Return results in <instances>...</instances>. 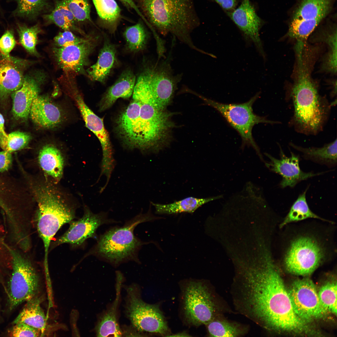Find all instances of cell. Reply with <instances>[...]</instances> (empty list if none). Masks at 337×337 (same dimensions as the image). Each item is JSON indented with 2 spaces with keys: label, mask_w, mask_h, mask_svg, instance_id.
Returning <instances> with one entry per match:
<instances>
[{
  "label": "cell",
  "mask_w": 337,
  "mask_h": 337,
  "mask_svg": "<svg viewBox=\"0 0 337 337\" xmlns=\"http://www.w3.org/2000/svg\"><path fill=\"white\" fill-rule=\"evenodd\" d=\"M227 13L245 37L253 42L260 53L264 56L259 34L263 21L257 15L250 0H242L237 8Z\"/></svg>",
  "instance_id": "ac0fdd59"
},
{
  "label": "cell",
  "mask_w": 337,
  "mask_h": 337,
  "mask_svg": "<svg viewBox=\"0 0 337 337\" xmlns=\"http://www.w3.org/2000/svg\"><path fill=\"white\" fill-rule=\"evenodd\" d=\"M196 95L207 105L218 111L230 125L239 133L242 140V149L246 145L252 146L256 151L260 160L264 162L260 149L253 137L252 128L255 125L260 123L273 124H280V122L269 120L254 113L252 105L258 98L259 93L248 101L241 104L222 103Z\"/></svg>",
  "instance_id": "ba28073f"
},
{
  "label": "cell",
  "mask_w": 337,
  "mask_h": 337,
  "mask_svg": "<svg viewBox=\"0 0 337 337\" xmlns=\"http://www.w3.org/2000/svg\"><path fill=\"white\" fill-rule=\"evenodd\" d=\"M126 312L132 326L141 332L168 336L170 332L164 316L157 305L144 302L136 288H126Z\"/></svg>",
  "instance_id": "30bf717a"
},
{
  "label": "cell",
  "mask_w": 337,
  "mask_h": 337,
  "mask_svg": "<svg viewBox=\"0 0 337 337\" xmlns=\"http://www.w3.org/2000/svg\"><path fill=\"white\" fill-rule=\"evenodd\" d=\"M17 7L14 13L15 16L29 19L37 17L48 3L47 0H16Z\"/></svg>",
  "instance_id": "8d00e7d4"
},
{
  "label": "cell",
  "mask_w": 337,
  "mask_h": 337,
  "mask_svg": "<svg viewBox=\"0 0 337 337\" xmlns=\"http://www.w3.org/2000/svg\"><path fill=\"white\" fill-rule=\"evenodd\" d=\"M333 0H300L291 19L323 20L330 12Z\"/></svg>",
  "instance_id": "484cf974"
},
{
  "label": "cell",
  "mask_w": 337,
  "mask_h": 337,
  "mask_svg": "<svg viewBox=\"0 0 337 337\" xmlns=\"http://www.w3.org/2000/svg\"><path fill=\"white\" fill-rule=\"evenodd\" d=\"M321 35L322 40L328 45L329 50L324 61L323 68L327 72H337V28L335 24L329 25Z\"/></svg>",
  "instance_id": "d6a6232c"
},
{
  "label": "cell",
  "mask_w": 337,
  "mask_h": 337,
  "mask_svg": "<svg viewBox=\"0 0 337 337\" xmlns=\"http://www.w3.org/2000/svg\"><path fill=\"white\" fill-rule=\"evenodd\" d=\"M99 40L98 36L88 35L85 41L79 44L55 47L52 50L54 57L65 72L87 75L85 68L89 65L90 55L98 45Z\"/></svg>",
  "instance_id": "4fadbf2b"
},
{
  "label": "cell",
  "mask_w": 337,
  "mask_h": 337,
  "mask_svg": "<svg viewBox=\"0 0 337 337\" xmlns=\"http://www.w3.org/2000/svg\"><path fill=\"white\" fill-rule=\"evenodd\" d=\"M76 100L86 126L95 135L100 142L102 150L101 172L104 174H110L115 168V161L109 135L104 127L103 120L88 107L80 95H77Z\"/></svg>",
  "instance_id": "2e32d148"
},
{
  "label": "cell",
  "mask_w": 337,
  "mask_h": 337,
  "mask_svg": "<svg viewBox=\"0 0 337 337\" xmlns=\"http://www.w3.org/2000/svg\"><path fill=\"white\" fill-rule=\"evenodd\" d=\"M29 62L11 56L0 59V100L7 98L22 86L24 71Z\"/></svg>",
  "instance_id": "d6986e66"
},
{
  "label": "cell",
  "mask_w": 337,
  "mask_h": 337,
  "mask_svg": "<svg viewBox=\"0 0 337 337\" xmlns=\"http://www.w3.org/2000/svg\"><path fill=\"white\" fill-rule=\"evenodd\" d=\"M33 187L38 206L37 228L43 243L44 264L47 268L51 241L62 226L72 221L75 212L56 191L48 184L39 183Z\"/></svg>",
  "instance_id": "5b68a950"
},
{
  "label": "cell",
  "mask_w": 337,
  "mask_h": 337,
  "mask_svg": "<svg viewBox=\"0 0 337 337\" xmlns=\"http://www.w3.org/2000/svg\"><path fill=\"white\" fill-rule=\"evenodd\" d=\"M222 195L205 198L190 197L169 204H163L151 202L158 214H171L183 212L192 213L199 207L209 202L221 198Z\"/></svg>",
  "instance_id": "4316f807"
},
{
  "label": "cell",
  "mask_w": 337,
  "mask_h": 337,
  "mask_svg": "<svg viewBox=\"0 0 337 337\" xmlns=\"http://www.w3.org/2000/svg\"><path fill=\"white\" fill-rule=\"evenodd\" d=\"M20 44L30 54L38 57L36 46L38 42V35L42 32L40 26L37 24L29 27L25 25L19 24L17 29Z\"/></svg>",
  "instance_id": "836d02e7"
},
{
  "label": "cell",
  "mask_w": 337,
  "mask_h": 337,
  "mask_svg": "<svg viewBox=\"0 0 337 337\" xmlns=\"http://www.w3.org/2000/svg\"><path fill=\"white\" fill-rule=\"evenodd\" d=\"M322 304L327 310L337 314L336 283L329 282L323 286L318 293Z\"/></svg>",
  "instance_id": "f35d334b"
},
{
  "label": "cell",
  "mask_w": 337,
  "mask_h": 337,
  "mask_svg": "<svg viewBox=\"0 0 337 337\" xmlns=\"http://www.w3.org/2000/svg\"><path fill=\"white\" fill-rule=\"evenodd\" d=\"M136 0L154 29L163 36L171 34L191 49L205 53L195 46L191 37L200 24L193 0Z\"/></svg>",
  "instance_id": "3957f363"
},
{
  "label": "cell",
  "mask_w": 337,
  "mask_h": 337,
  "mask_svg": "<svg viewBox=\"0 0 337 337\" xmlns=\"http://www.w3.org/2000/svg\"><path fill=\"white\" fill-rule=\"evenodd\" d=\"M16 43L12 32L7 30L0 38V53L2 57L10 56V53Z\"/></svg>",
  "instance_id": "7bdbcfd3"
},
{
  "label": "cell",
  "mask_w": 337,
  "mask_h": 337,
  "mask_svg": "<svg viewBox=\"0 0 337 337\" xmlns=\"http://www.w3.org/2000/svg\"><path fill=\"white\" fill-rule=\"evenodd\" d=\"M230 293L237 312L266 330L313 333L307 322L295 312L282 280L272 264L237 274Z\"/></svg>",
  "instance_id": "6da1fadb"
},
{
  "label": "cell",
  "mask_w": 337,
  "mask_h": 337,
  "mask_svg": "<svg viewBox=\"0 0 337 337\" xmlns=\"http://www.w3.org/2000/svg\"><path fill=\"white\" fill-rule=\"evenodd\" d=\"M183 310L189 324L206 325L217 316L215 297L207 284L199 280H190L182 288Z\"/></svg>",
  "instance_id": "9c48e42d"
},
{
  "label": "cell",
  "mask_w": 337,
  "mask_h": 337,
  "mask_svg": "<svg viewBox=\"0 0 337 337\" xmlns=\"http://www.w3.org/2000/svg\"><path fill=\"white\" fill-rule=\"evenodd\" d=\"M288 293L295 312L306 322L322 318L328 312L321 303L314 283L309 278L295 281Z\"/></svg>",
  "instance_id": "7c38bea8"
},
{
  "label": "cell",
  "mask_w": 337,
  "mask_h": 337,
  "mask_svg": "<svg viewBox=\"0 0 337 337\" xmlns=\"http://www.w3.org/2000/svg\"><path fill=\"white\" fill-rule=\"evenodd\" d=\"M46 78L45 73L41 71H37L32 75H25L21 87L11 94L12 100V111L16 119H27L32 102L38 95L40 86Z\"/></svg>",
  "instance_id": "e0dca14e"
},
{
  "label": "cell",
  "mask_w": 337,
  "mask_h": 337,
  "mask_svg": "<svg viewBox=\"0 0 337 337\" xmlns=\"http://www.w3.org/2000/svg\"><path fill=\"white\" fill-rule=\"evenodd\" d=\"M127 50L130 52L141 51L146 47L149 35L140 22L126 28L123 33Z\"/></svg>",
  "instance_id": "4dcf8cb0"
},
{
  "label": "cell",
  "mask_w": 337,
  "mask_h": 337,
  "mask_svg": "<svg viewBox=\"0 0 337 337\" xmlns=\"http://www.w3.org/2000/svg\"><path fill=\"white\" fill-rule=\"evenodd\" d=\"M117 276L116 297L112 305L102 315L97 325L96 330L98 337H120L122 335L117 320V308L122 277L119 272H117Z\"/></svg>",
  "instance_id": "603a6c76"
},
{
  "label": "cell",
  "mask_w": 337,
  "mask_h": 337,
  "mask_svg": "<svg viewBox=\"0 0 337 337\" xmlns=\"http://www.w3.org/2000/svg\"><path fill=\"white\" fill-rule=\"evenodd\" d=\"M31 139V135L27 133L14 131L0 138V146L3 150L12 153L25 147Z\"/></svg>",
  "instance_id": "74e56055"
},
{
  "label": "cell",
  "mask_w": 337,
  "mask_h": 337,
  "mask_svg": "<svg viewBox=\"0 0 337 337\" xmlns=\"http://www.w3.org/2000/svg\"><path fill=\"white\" fill-rule=\"evenodd\" d=\"M279 146L280 158L276 159L265 153V155L270 160L269 162L265 161L264 163L266 167L270 170L281 176L282 179L279 185L281 188L287 187L293 188L301 181L324 173L322 172L315 173L313 172L303 171L300 167L299 156L291 152V156H287L281 146L279 145Z\"/></svg>",
  "instance_id": "9a60e30c"
},
{
  "label": "cell",
  "mask_w": 337,
  "mask_h": 337,
  "mask_svg": "<svg viewBox=\"0 0 337 337\" xmlns=\"http://www.w3.org/2000/svg\"><path fill=\"white\" fill-rule=\"evenodd\" d=\"M296 56L297 76L289 95L294 109L290 124L298 132L316 135L323 129L331 106L319 95L316 85L310 78L302 54Z\"/></svg>",
  "instance_id": "7a4b0ae2"
},
{
  "label": "cell",
  "mask_w": 337,
  "mask_h": 337,
  "mask_svg": "<svg viewBox=\"0 0 337 337\" xmlns=\"http://www.w3.org/2000/svg\"><path fill=\"white\" fill-rule=\"evenodd\" d=\"M87 36L81 38L77 36L71 31H64L60 32L56 36L54 41L57 47H65L82 42L85 40Z\"/></svg>",
  "instance_id": "60d3db41"
},
{
  "label": "cell",
  "mask_w": 337,
  "mask_h": 337,
  "mask_svg": "<svg viewBox=\"0 0 337 337\" xmlns=\"http://www.w3.org/2000/svg\"><path fill=\"white\" fill-rule=\"evenodd\" d=\"M154 216L150 208L126 222L123 226L115 227L100 236L88 255H94L114 265L129 261L139 262L138 253L142 246L149 242L142 241L134 235L135 227L141 223L160 219Z\"/></svg>",
  "instance_id": "277c9868"
},
{
  "label": "cell",
  "mask_w": 337,
  "mask_h": 337,
  "mask_svg": "<svg viewBox=\"0 0 337 337\" xmlns=\"http://www.w3.org/2000/svg\"><path fill=\"white\" fill-rule=\"evenodd\" d=\"M43 17L47 22L55 24L64 31H76L84 34L76 26L77 22L64 0H56L53 10L43 15Z\"/></svg>",
  "instance_id": "f1b7e54d"
},
{
  "label": "cell",
  "mask_w": 337,
  "mask_h": 337,
  "mask_svg": "<svg viewBox=\"0 0 337 337\" xmlns=\"http://www.w3.org/2000/svg\"><path fill=\"white\" fill-rule=\"evenodd\" d=\"M210 336L235 337L243 334V332L236 325L217 316L205 325Z\"/></svg>",
  "instance_id": "d590c367"
},
{
  "label": "cell",
  "mask_w": 337,
  "mask_h": 337,
  "mask_svg": "<svg viewBox=\"0 0 337 337\" xmlns=\"http://www.w3.org/2000/svg\"><path fill=\"white\" fill-rule=\"evenodd\" d=\"M25 323L41 331L46 328V319L37 296L26 301L22 310L12 322Z\"/></svg>",
  "instance_id": "83f0119b"
},
{
  "label": "cell",
  "mask_w": 337,
  "mask_h": 337,
  "mask_svg": "<svg viewBox=\"0 0 337 337\" xmlns=\"http://www.w3.org/2000/svg\"><path fill=\"white\" fill-rule=\"evenodd\" d=\"M116 222L108 218L106 212L94 214L86 208L83 216L77 221L71 222L68 230L53 242L51 247L64 243L80 245L89 238H96V231L100 226Z\"/></svg>",
  "instance_id": "5bb4252c"
},
{
  "label": "cell",
  "mask_w": 337,
  "mask_h": 337,
  "mask_svg": "<svg viewBox=\"0 0 337 337\" xmlns=\"http://www.w3.org/2000/svg\"><path fill=\"white\" fill-rule=\"evenodd\" d=\"M4 120L2 115L0 113V128L2 131L4 133H6L4 130Z\"/></svg>",
  "instance_id": "7dc6e473"
},
{
  "label": "cell",
  "mask_w": 337,
  "mask_h": 337,
  "mask_svg": "<svg viewBox=\"0 0 337 337\" xmlns=\"http://www.w3.org/2000/svg\"><path fill=\"white\" fill-rule=\"evenodd\" d=\"M3 135H5V136H7L8 134H7L6 133H4L2 131V130L0 128V137H1Z\"/></svg>",
  "instance_id": "c3c4849f"
},
{
  "label": "cell",
  "mask_w": 337,
  "mask_h": 337,
  "mask_svg": "<svg viewBox=\"0 0 337 337\" xmlns=\"http://www.w3.org/2000/svg\"><path fill=\"white\" fill-rule=\"evenodd\" d=\"M170 55L156 61L145 63L135 83L150 95L162 110H165L169 104L182 76L181 74L175 75Z\"/></svg>",
  "instance_id": "8992f818"
},
{
  "label": "cell",
  "mask_w": 337,
  "mask_h": 337,
  "mask_svg": "<svg viewBox=\"0 0 337 337\" xmlns=\"http://www.w3.org/2000/svg\"><path fill=\"white\" fill-rule=\"evenodd\" d=\"M314 237L299 236L291 242L284 258L286 270L296 275L307 276L312 273L324 260L323 246Z\"/></svg>",
  "instance_id": "8fae6325"
},
{
  "label": "cell",
  "mask_w": 337,
  "mask_h": 337,
  "mask_svg": "<svg viewBox=\"0 0 337 337\" xmlns=\"http://www.w3.org/2000/svg\"><path fill=\"white\" fill-rule=\"evenodd\" d=\"M103 25L114 33L120 18L121 10L115 0H92Z\"/></svg>",
  "instance_id": "f546056e"
},
{
  "label": "cell",
  "mask_w": 337,
  "mask_h": 337,
  "mask_svg": "<svg viewBox=\"0 0 337 337\" xmlns=\"http://www.w3.org/2000/svg\"><path fill=\"white\" fill-rule=\"evenodd\" d=\"M39 164L47 175L59 180L63 174L64 159L59 149L54 145L47 144L40 150L38 156Z\"/></svg>",
  "instance_id": "d4e9b609"
},
{
  "label": "cell",
  "mask_w": 337,
  "mask_h": 337,
  "mask_svg": "<svg viewBox=\"0 0 337 337\" xmlns=\"http://www.w3.org/2000/svg\"><path fill=\"white\" fill-rule=\"evenodd\" d=\"M22 251L11 246L12 269L3 286L7 296V309L37 296L39 287L38 274L31 261Z\"/></svg>",
  "instance_id": "52a82bcc"
},
{
  "label": "cell",
  "mask_w": 337,
  "mask_h": 337,
  "mask_svg": "<svg viewBox=\"0 0 337 337\" xmlns=\"http://www.w3.org/2000/svg\"><path fill=\"white\" fill-rule=\"evenodd\" d=\"M322 20H310L291 19L287 35L295 39L297 42L304 43L308 36L319 25Z\"/></svg>",
  "instance_id": "e575fe53"
},
{
  "label": "cell",
  "mask_w": 337,
  "mask_h": 337,
  "mask_svg": "<svg viewBox=\"0 0 337 337\" xmlns=\"http://www.w3.org/2000/svg\"><path fill=\"white\" fill-rule=\"evenodd\" d=\"M212 0L217 3L227 13L234 10L237 4V0Z\"/></svg>",
  "instance_id": "f6af8a7d"
},
{
  "label": "cell",
  "mask_w": 337,
  "mask_h": 337,
  "mask_svg": "<svg viewBox=\"0 0 337 337\" xmlns=\"http://www.w3.org/2000/svg\"><path fill=\"white\" fill-rule=\"evenodd\" d=\"M11 153L4 150L0 151V172L7 170L11 166L12 157Z\"/></svg>",
  "instance_id": "ee69618b"
},
{
  "label": "cell",
  "mask_w": 337,
  "mask_h": 337,
  "mask_svg": "<svg viewBox=\"0 0 337 337\" xmlns=\"http://www.w3.org/2000/svg\"><path fill=\"white\" fill-rule=\"evenodd\" d=\"M38 126L44 129L54 128L63 121V115L60 108L48 97L38 95L34 99L29 115Z\"/></svg>",
  "instance_id": "ffe728a7"
},
{
  "label": "cell",
  "mask_w": 337,
  "mask_h": 337,
  "mask_svg": "<svg viewBox=\"0 0 337 337\" xmlns=\"http://www.w3.org/2000/svg\"><path fill=\"white\" fill-rule=\"evenodd\" d=\"M307 187L305 191L300 194L291 207L290 211L281 224L280 227L293 222L305 220L309 218L318 219L326 221L313 212L310 209L306 200V193L309 188Z\"/></svg>",
  "instance_id": "1f68e13d"
},
{
  "label": "cell",
  "mask_w": 337,
  "mask_h": 337,
  "mask_svg": "<svg viewBox=\"0 0 337 337\" xmlns=\"http://www.w3.org/2000/svg\"><path fill=\"white\" fill-rule=\"evenodd\" d=\"M136 78L130 68L123 71L115 82L103 95L99 105L100 111L110 107L119 98H129L132 95Z\"/></svg>",
  "instance_id": "44dd1931"
},
{
  "label": "cell",
  "mask_w": 337,
  "mask_h": 337,
  "mask_svg": "<svg viewBox=\"0 0 337 337\" xmlns=\"http://www.w3.org/2000/svg\"><path fill=\"white\" fill-rule=\"evenodd\" d=\"M41 331L25 323H19L13 324L8 331L10 337H39Z\"/></svg>",
  "instance_id": "b9f144b4"
},
{
  "label": "cell",
  "mask_w": 337,
  "mask_h": 337,
  "mask_svg": "<svg viewBox=\"0 0 337 337\" xmlns=\"http://www.w3.org/2000/svg\"><path fill=\"white\" fill-rule=\"evenodd\" d=\"M128 7L133 9L148 25L149 23L143 15L134 0H119Z\"/></svg>",
  "instance_id": "bcb514c9"
},
{
  "label": "cell",
  "mask_w": 337,
  "mask_h": 337,
  "mask_svg": "<svg viewBox=\"0 0 337 337\" xmlns=\"http://www.w3.org/2000/svg\"><path fill=\"white\" fill-rule=\"evenodd\" d=\"M76 21H90V7L87 0H64Z\"/></svg>",
  "instance_id": "ab89813d"
},
{
  "label": "cell",
  "mask_w": 337,
  "mask_h": 337,
  "mask_svg": "<svg viewBox=\"0 0 337 337\" xmlns=\"http://www.w3.org/2000/svg\"><path fill=\"white\" fill-rule=\"evenodd\" d=\"M337 139L321 147L304 148L292 142L289 145L301 153L303 158L328 167H335L337 164Z\"/></svg>",
  "instance_id": "cb8c5ba5"
},
{
  "label": "cell",
  "mask_w": 337,
  "mask_h": 337,
  "mask_svg": "<svg viewBox=\"0 0 337 337\" xmlns=\"http://www.w3.org/2000/svg\"><path fill=\"white\" fill-rule=\"evenodd\" d=\"M117 49L106 37L104 43L99 52L96 62L89 68L86 72L91 80L104 83L117 61Z\"/></svg>",
  "instance_id": "7402d4cb"
},
{
  "label": "cell",
  "mask_w": 337,
  "mask_h": 337,
  "mask_svg": "<svg viewBox=\"0 0 337 337\" xmlns=\"http://www.w3.org/2000/svg\"><path fill=\"white\" fill-rule=\"evenodd\" d=\"M1 318V314H0V320Z\"/></svg>",
  "instance_id": "681fc988"
}]
</instances>
